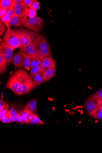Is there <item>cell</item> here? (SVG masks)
<instances>
[{"label": "cell", "instance_id": "cell-1", "mask_svg": "<svg viewBox=\"0 0 102 153\" xmlns=\"http://www.w3.org/2000/svg\"><path fill=\"white\" fill-rule=\"evenodd\" d=\"M33 80V77L20 68L10 75L4 89H10L18 95L27 94L37 86Z\"/></svg>", "mask_w": 102, "mask_h": 153}, {"label": "cell", "instance_id": "cell-2", "mask_svg": "<svg viewBox=\"0 0 102 153\" xmlns=\"http://www.w3.org/2000/svg\"><path fill=\"white\" fill-rule=\"evenodd\" d=\"M12 30L18 36L21 47L30 44L39 36V34L33 31L23 27L13 29Z\"/></svg>", "mask_w": 102, "mask_h": 153}, {"label": "cell", "instance_id": "cell-3", "mask_svg": "<svg viewBox=\"0 0 102 153\" xmlns=\"http://www.w3.org/2000/svg\"><path fill=\"white\" fill-rule=\"evenodd\" d=\"M36 49L38 53V57L41 61L46 57H53L50 47L46 38L44 36L36 45Z\"/></svg>", "mask_w": 102, "mask_h": 153}, {"label": "cell", "instance_id": "cell-4", "mask_svg": "<svg viewBox=\"0 0 102 153\" xmlns=\"http://www.w3.org/2000/svg\"><path fill=\"white\" fill-rule=\"evenodd\" d=\"M1 41L4 42L14 49L21 47L18 36L10 28L7 29Z\"/></svg>", "mask_w": 102, "mask_h": 153}, {"label": "cell", "instance_id": "cell-5", "mask_svg": "<svg viewBox=\"0 0 102 153\" xmlns=\"http://www.w3.org/2000/svg\"><path fill=\"white\" fill-rule=\"evenodd\" d=\"M44 22L42 18L36 17L28 19L24 27L39 34L43 27Z\"/></svg>", "mask_w": 102, "mask_h": 153}, {"label": "cell", "instance_id": "cell-6", "mask_svg": "<svg viewBox=\"0 0 102 153\" xmlns=\"http://www.w3.org/2000/svg\"><path fill=\"white\" fill-rule=\"evenodd\" d=\"M102 101L96 93L90 96L84 103V107L87 112H90L96 108L101 105Z\"/></svg>", "mask_w": 102, "mask_h": 153}, {"label": "cell", "instance_id": "cell-7", "mask_svg": "<svg viewBox=\"0 0 102 153\" xmlns=\"http://www.w3.org/2000/svg\"><path fill=\"white\" fill-rule=\"evenodd\" d=\"M14 49L7 44L4 42L1 41L0 43V55H1L7 62L9 65L13 55Z\"/></svg>", "mask_w": 102, "mask_h": 153}, {"label": "cell", "instance_id": "cell-8", "mask_svg": "<svg viewBox=\"0 0 102 153\" xmlns=\"http://www.w3.org/2000/svg\"><path fill=\"white\" fill-rule=\"evenodd\" d=\"M43 36L42 35H39L30 44L21 47L19 49V52H25L28 54L31 55L35 58L38 57V53L36 49V47L39 41Z\"/></svg>", "mask_w": 102, "mask_h": 153}, {"label": "cell", "instance_id": "cell-9", "mask_svg": "<svg viewBox=\"0 0 102 153\" xmlns=\"http://www.w3.org/2000/svg\"><path fill=\"white\" fill-rule=\"evenodd\" d=\"M27 55L25 52H19L13 54L11 62L16 68L24 67V61Z\"/></svg>", "mask_w": 102, "mask_h": 153}, {"label": "cell", "instance_id": "cell-10", "mask_svg": "<svg viewBox=\"0 0 102 153\" xmlns=\"http://www.w3.org/2000/svg\"><path fill=\"white\" fill-rule=\"evenodd\" d=\"M27 20V17L26 16H20L14 13L11 18L10 25L16 27H24Z\"/></svg>", "mask_w": 102, "mask_h": 153}, {"label": "cell", "instance_id": "cell-11", "mask_svg": "<svg viewBox=\"0 0 102 153\" xmlns=\"http://www.w3.org/2000/svg\"><path fill=\"white\" fill-rule=\"evenodd\" d=\"M40 66L41 71L45 73L49 69L56 67V62L52 58L46 57L41 61Z\"/></svg>", "mask_w": 102, "mask_h": 153}, {"label": "cell", "instance_id": "cell-12", "mask_svg": "<svg viewBox=\"0 0 102 153\" xmlns=\"http://www.w3.org/2000/svg\"><path fill=\"white\" fill-rule=\"evenodd\" d=\"M23 105L18 103H13L11 105L9 112L14 117L16 118L21 115L24 110Z\"/></svg>", "mask_w": 102, "mask_h": 153}, {"label": "cell", "instance_id": "cell-13", "mask_svg": "<svg viewBox=\"0 0 102 153\" xmlns=\"http://www.w3.org/2000/svg\"><path fill=\"white\" fill-rule=\"evenodd\" d=\"M88 114L95 119L102 121V105H101L88 113Z\"/></svg>", "mask_w": 102, "mask_h": 153}, {"label": "cell", "instance_id": "cell-14", "mask_svg": "<svg viewBox=\"0 0 102 153\" xmlns=\"http://www.w3.org/2000/svg\"><path fill=\"white\" fill-rule=\"evenodd\" d=\"M45 73L41 71L36 74L34 78L33 81L34 84L38 86L42 84L44 81Z\"/></svg>", "mask_w": 102, "mask_h": 153}, {"label": "cell", "instance_id": "cell-15", "mask_svg": "<svg viewBox=\"0 0 102 153\" xmlns=\"http://www.w3.org/2000/svg\"><path fill=\"white\" fill-rule=\"evenodd\" d=\"M56 67L51 68L45 73L44 81V82L49 80L53 78L56 74Z\"/></svg>", "mask_w": 102, "mask_h": 153}, {"label": "cell", "instance_id": "cell-16", "mask_svg": "<svg viewBox=\"0 0 102 153\" xmlns=\"http://www.w3.org/2000/svg\"><path fill=\"white\" fill-rule=\"evenodd\" d=\"M35 57L33 56L28 54L25 58L24 63V67L27 71H30L33 60Z\"/></svg>", "mask_w": 102, "mask_h": 153}, {"label": "cell", "instance_id": "cell-17", "mask_svg": "<svg viewBox=\"0 0 102 153\" xmlns=\"http://www.w3.org/2000/svg\"><path fill=\"white\" fill-rule=\"evenodd\" d=\"M37 100L34 99L28 101L24 108L30 109L32 112H35L37 110Z\"/></svg>", "mask_w": 102, "mask_h": 153}, {"label": "cell", "instance_id": "cell-18", "mask_svg": "<svg viewBox=\"0 0 102 153\" xmlns=\"http://www.w3.org/2000/svg\"><path fill=\"white\" fill-rule=\"evenodd\" d=\"M7 61L0 55V73L1 74H4L7 70Z\"/></svg>", "mask_w": 102, "mask_h": 153}, {"label": "cell", "instance_id": "cell-19", "mask_svg": "<svg viewBox=\"0 0 102 153\" xmlns=\"http://www.w3.org/2000/svg\"><path fill=\"white\" fill-rule=\"evenodd\" d=\"M10 109V104L7 101L4 102V104L2 109L0 112V120L1 121L2 118L8 113Z\"/></svg>", "mask_w": 102, "mask_h": 153}, {"label": "cell", "instance_id": "cell-20", "mask_svg": "<svg viewBox=\"0 0 102 153\" xmlns=\"http://www.w3.org/2000/svg\"><path fill=\"white\" fill-rule=\"evenodd\" d=\"M32 112H33L30 109L24 108L23 112L21 115V124H26L28 115Z\"/></svg>", "mask_w": 102, "mask_h": 153}, {"label": "cell", "instance_id": "cell-21", "mask_svg": "<svg viewBox=\"0 0 102 153\" xmlns=\"http://www.w3.org/2000/svg\"><path fill=\"white\" fill-rule=\"evenodd\" d=\"M25 16L29 18H32L36 17L37 12L36 10L29 8L26 9L25 11Z\"/></svg>", "mask_w": 102, "mask_h": 153}, {"label": "cell", "instance_id": "cell-22", "mask_svg": "<svg viewBox=\"0 0 102 153\" xmlns=\"http://www.w3.org/2000/svg\"><path fill=\"white\" fill-rule=\"evenodd\" d=\"M11 18L9 16L7 11L4 16L3 18L1 19L2 22L5 25L7 28V29L10 28V21Z\"/></svg>", "mask_w": 102, "mask_h": 153}, {"label": "cell", "instance_id": "cell-23", "mask_svg": "<svg viewBox=\"0 0 102 153\" xmlns=\"http://www.w3.org/2000/svg\"><path fill=\"white\" fill-rule=\"evenodd\" d=\"M13 1V0H1L0 8L7 7L9 8Z\"/></svg>", "mask_w": 102, "mask_h": 153}, {"label": "cell", "instance_id": "cell-24", "mask_svg": "<svg viewBox=\"0 0 102 153\" xmlns=\"http://www.w3.org/2000/svg\"><path fill=\"white\" fill-rule=\"evenodd\" d=\"M41 71V67L40 65H39L31 68L30 74L31 76L34 77L36 74Z\"/></svg>", "mask_w": 102, "mask_h": 153}, {"label": "cell", "instance_id": "cell-25", "mask_svg": "<svg viewBox=\"0 0 102 153\" xmlns=\"http://www.w3.org/2000/svg\"><path fill=\"white\" fill-rule=\"evenodd\" d=\"M27 124L32 125H39L44 124L45 123L39 119L38 115L37 114L33 120L28 122Z\"/></svg>", "mask_w": 102, "mask_h": 153}, {"label": "cell", "instance_id": "cell-26", "mask_svg": "<svg viewBox=\"0 0 102 153\" xmlns=\"http://www.w3.org/2000/svg\"><path fill=\"white\" fill-rule=\"evenodd\" d=\"M41 60L38 57H36L33 59L31 64V68L40 65L41 64Z\"/></svg>", "mask_w": 102, "mask_h": 153}, {"label": "cell", "instance_id": "cell-27", "mask_svg": "<svg viewBox=\"0 0 102 153\" xmlns=\"http://www.w3.org/2000/svg\"><path fill=\"white\" fill-rule=\"evenodd\" d=\"M15 3L13 1L7 11L8 14L11 18L14 15V14L15 13V11H14V6H15Z\"/></svg>", "mask_w": 102, "mask_h": 153}, {"label": "cell", "instance_id": "cell-28", "mask_svg": "<svg viewBox=\"0 0 102 153\" xmlns=\"http://www.w3.org/2000/svg\"><path fill=\"white\" fill-rule=\"evenodd\" d=\"M29 8L36 10H39L40 8L39 2L37 1H34Z\"/></svg>", "mask_w": 102, "mask_h": 153}, {"label": "cell", "instance_id": "cell-29", "mask_svg": "<svg viewBox=\"0 0 102 153\" xmlns=\"http://www.w3.org/2000/svg\"><path fill=\"white\" fill-rule=\"evenodd\" d=\"M6 31V26L1 20L0 21V36L2 37Z\"/></svg>", "mask_w": 102, "mask_h": 153}, {"label": "cell", "instance_id": "cell-30", "mask_svg": "<svg viewBox=\"0 0 102 153\" xmlns=\"http://www.w3.org/2000/svg\"><path fill=\"white\" fill-rule=\"evenodd\" d=\"M14 8L19 9L25 10L26 9L29 8V7L27 6L24 2L15 4L14 6Z\"/></svg>", "mask_w": 102, "mask_h": 153}, {"label": "cell", "instance_id": "cell-31", "mask_svg": "<svg viewBox=\"0 0 102 153\" xmlns=\"http://www.w3.org/2000/svg\"><path fill=\"white\" fill-rule=\"evenodd\" d=\"M8 9L9 8L7 7L0 8V17H1V19L4 16Z\"/></svg>", "mask_w": 102, "mask_h": 153}, {"label": "cell", "instance_id": "cell-32", "mask_svg": "<svg viewBox=\"0 0 102 153\" xmlns=\"http://www.w3.org/2000/svg\"><path fill=\"white\" fill-rule=\"evenodd\" d=\"M37 114L34 113V112H32L29 114L27 117L26 124H27L28 122L33 120Z\"/></svg>", "mask_w": 102, "mask_h": 153}, {"label": "cell", "instance_id": "cell-33", "mask_svg": "<svg viewBox=\"0 0 102 153\" xmlns=\"http://www.w3.org/2000/svg\"><path fill=\"white\" fill-rule=\"evenodd\" d=\"M25 10L19 9L14 8V11L15 13L18 16H26L25 13Z\"/></svg>", "mask_w": 102, "mask_h": 153}, {"label": "cell", "instance_id": "cell-34", "mask_svg": "<svg viewBox=\"0 0 102 153\" xmlns=\"http://www.w3.org/2000/svg\"><path fill=\"white\" fill-rule=\"evenodd\" d=\"M1 121L3 123H10L11 121L8 117L7 114H6L2 119Z\"/></svg>", "mask_w": 102, "mask_h": 153}, {"label": "cell", "instance_id": "cell-35", "mask_svg": "<svg viewBox=\"0 0 102 153\" xmlns=\"http://www.w3.org/2000/svg\"><path fill=\"white\" fill-rule=\"evenodd\" d=\"M7 114L11 121L12 122H15L16 121V117H14L13 116H12L10 113L9 111V112L7 113Z\"/></svg>", "mask_w": 102, "mask_h": 153}, {"label": "cell", "instance_id": "cell-36", "mask_svg": "<svg viewBox=\"0 0 102 153\" xmlns=\"http://www.w3.org/2000/svg\"><path fill=\"white\" fill-rule=\"evenodd\" d=\"M34 0H24V3L29 7L31 6Z\"/></svg>", "mask_w": 102, "mask_h": 153}, {"label": "cell", "instance_id": "cell-37", "mask_svg": "<svg viewBox=\"0 0 102 153\" xmlns=\"http://www.w3.org/2000/svg\"><path fill=\"white\" fill-rule=\"evenodd\" d=\"M96 93L99 98L102 101V88L98 90Z\"/></svg>", "mask_w": 102, "mask_h": 153}, {"label": "cell", "instance_id": "cell-38", "mask_svg": "<svg viewBox=\"0 0 102 153\" xmlns=\"http://www.w3.org/2000/svg\"><path fill=\"white\" fill-rule=\"evenodd\" d=\"M4 102L3 99H1L0 100V111H1L3 108Z\"/></svg>", "mask_w": 102, "mask_h": 153}, {"label": "cell", "instance_id": "cell-39", "mask_svg": "<svg viewBox=\"0 0 102 153\" xmlns=\"http://www.w3.org/2000/svg\"><path fill=\"white\" fill-rule=\"evenodd\" d=\"M15 4L24 2V0H13Z\"/></svg>", "mask_w": 102, "mask_h": 153}, {"label": "cell", "instance_id": "cell-40", "mask_svg": "<svg viewBox=\"0 0 102 153\" xmlns=\"http://www.w3.org/2000/svg\"><path fill=\"white\" fill-rule=\"evenodd\" d=\"M16 118V121L17 123H21V116H18V117Z\"/></svg>", "mask_w": 102, "mask_h": 153}, {"label": "cell", "instance_id": "cell-41", "mask_svg": "<svg viewBox=\"0 0 102 153\" xmlns=\"http://www.w3.org/2000/svg\"><path fill=\"white\" fill-rule=\"evenodd\" d=\"M80 108V106H77L76 107H75L74 108H73L72 109L73 110H76V109H77V108Z\"/></svg>", "mask_w": 102, "mask_h": 153}, {"label": "cell", "instance_id": "cell-42", "mask_svg": "<svg viewBox=\"0 0 102 153\" xmlns=\"http://www.w3.org/2000/svg\"><path fill=\"white\" fill-rule=\"evenodd\" d=\"M80 113L81 114V115H83V111L82 110H81V111H80Z\"/></svg>", "mask_w": 102, "mask_h": 153}, {"label": "cell", "instance_id": "cell-43", "mask_svg": "<svg viewBox=\"0 0 102 153\" xmlns=\"http://www.w3.org/2000/svg\"><path fill=\"white\" fill-rule=\"evenodd\" d=\"M81 123V121H80L79 122V124H80V123Z\"/></svg>", "mask_w": 102, "mask_h": 153}, {"label": "cell", "instance_id": "cell-44", "mask_svg": "<svg viewBox=\"0 0 102 153\" xmlns=\"http://www.w3.org/2000/svg\"><path fill=\"white\" fill-rule=\"evenodd\" d=\"M78 110V112H80V110H79V109H78V110Z\"/></svg>", "mask_w": 102, "mask_h": 153}, {"label": "cell", "instance_id": "cell-45", "mask_svg": "<svg viewBox=\"0 0 102 153\" xmlns=\"http://www.w3.org/2000/svg\"></svg>", "mask_w": 102, "mask_h": 153}]
</instances>
